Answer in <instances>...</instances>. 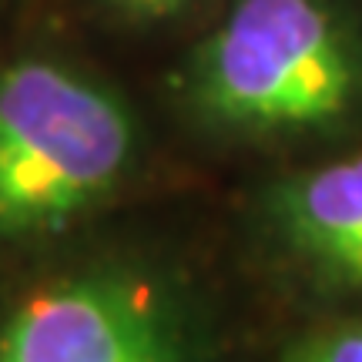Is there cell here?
<instances>
[{
    "mask_svg": "<svg viewBox=\"0 0 362 362\" xmlns=\"http://www.w3.org/2000/svg\"><path fill=\"white\" fill-rule=\"evenodd\" d=\"M121 7H128V11H141V13H161V11H171V7H178L181 0H117Z\"/></svg>",
    "mask_w": 362,
    "mask_h": 362,
    "instance_id": "cell-6",
    "label": "cell"
},
{
    "mask_svg": "<svg viewBox=\"0 0 362 362\" xmlns=\"http://www.w3.org/2000/svg\"><path fill=\"white\" fill-rule=\"evenodd\" d=\"M356 84V54L322 0H238L202 54L208 107L255 128L332 121Z\"/></svg>",
    "mask_w": 362,
    "mask_h": 362,
    "instance_id": "cell-2",
    "label": "cell"
},
{
    "mask_svg": "<svg viewBox=\"0 0 362 362\" xmlns=\"http://www.w3.org/2000/svg\"><path fill=\"white\" fill-rule=\"evenodd\" d=\"M0 362H171L141 305L104 282L30 296L0 332Z\"/></svg>",
    "mask_w": 362,
    "mask_h": 362,
    "instance_id": "cell-3",
    "label": "cell"
},
{
    "mask_svg": "<svg viewBox=\"0 0 362 362\" xmlns=\"http://www.w3.org/2000/svg\"><path fill=\"white\" fill-rule=\"evenodd\" d=\"M296 362H362V325L315 339L309 349L298 352Z\"/></svg>",
    "mask_w": 362,
    "mask_h": 362,
    "instance_id": "cell-5",
    "label": "cell"
},
{
    "mask_svg": "<svg viewBox=\"0 0 362 362\" xmlns=\"http://www.w3.org/2000/svg\"><path fill=\"white\" fill-rule=\"evenodd\" d=\"M279 218L302 255L362 285V155L292 181L279 198Z\"/></svg>",
    "mask_w": 362,
    "mask_h": 362,
    "instance_id": "cell-4",
    "label": "cell"
},
{
    "mask_svg": "<svg viewBox=\"0 0 362 362\" xmlns=\"http://www.w3.org/2000/svg\"><path fill=\"white\" fill-rule=\"evenodd\" d=\"M115 98L54 64L0 74V235L51 228L101 198L128 165Z\"/></svg>",
    "mask_w": 362,
    "mask_h": 362,
    "instance_id": "cell-1",
    "label": "cell"
}]
</instances>
